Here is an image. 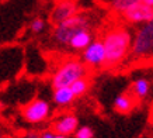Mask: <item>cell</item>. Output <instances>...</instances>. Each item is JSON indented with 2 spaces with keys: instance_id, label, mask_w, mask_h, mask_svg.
Listing matches in <instances>:
<instances>
[{
  "instance_id": "obj_1",
  "label": "cell",
  "mask_w": 153,
  "mask_h": 138,
  "mask_svg": "<svg viewBox=\"0 0 153 138\" xmlns=\"http://www.w3.org/2000/svg\"><path fill=\"white\" fill-rule=\"evenodd\" d=\"M132 32L124 27H114L104 34L102 45L105 51V62L104 66L112 68L125 59L129 54Z\"/></svg>"
},
{
  "instance_id": "obj_2",
  "label": "cell",
  "mask_w": 153,
  "mask_h": 138,
  "mask_svg": "<svg viewBox=\"0 0 153 138\" xmlns=\"http://www.w3.org/2000/svg\"><path fill=\"white\" fill-rule=\"evenodd\" d=\"M86 76H87V66L79 59H69L63 62L52 75V86L53 89L69 88L76 79Z\"/></svg>"
},
{
  "instance_id": "obj_3",
  "label": "cell",
  "mask_w": 153,
  "mask_h": 138,
  "mask_svg": "<svg viewBox=\"0 0 153 138\" xmlns=\"http://www.w3.org/2000/svg\"><path fill=\"white\" fill-rule=\"evenodd\" d=\"M153 51V23H143L131 40L129 54L135 59H149Z\"/></svg>"
},
{
  "instance_id": "obj_4",
  "label": "cell",
  "mask_w": 153,
  "mask_h": 138,
  "mask_svg": "<svg viewBox=\"0 0 153 138\" xmlns=\"http://www.w3.org/2000/svg\"><path fill=\"white\" fill-rule=\"evenodd\" d=\"M80 28H88V19L83 14H74L70 19L62 21L60 24L55 26L53 30V40L59 46H66L69 44L70 38L74 32L80 30Z\"/></svg>"
},
{
  "instance_id": "obj_5",
  "label": "cell",
  "mask_w": 153,
  "mask_h": 138,
  "mask_svg": "<svg viewBox=\"0 0 153 138\" xmlns=\"http://www.w3.org/2000/svg\"><path fill=\"white\" fill-rule=\"evenodd\" d=\"M21 114H23V118L27 123L38 124V123L45 121L49 117V114H51V104L47 100H44V99H34V100H31L28 104H25L23 107Z\"/></svg>"
},
{
  "instance_id": "obj_6",
  "label": "cell",
  "mask_w": 153,
  "mask_h": 138,
  "mask_svg": "<svg viewBox=\"0 0 153 138\" xmlns=\"http://www.w3.org/2000/svg\"><path fill=\"white\" fill-rule=\"evenodd\" d=\"M82 62L86 66L98 68L104 66L105 62V51L101 40H94L82 51Z\"/></svg>"
},
{
  "instance_id": "obj_7",
  "label": "cell",
  "mask_w": 153,
  "mask_h": 138,
  "mask_svg": "<svg viewBox=\"0 0 153 138\" xmlns=\"http://www.w3.org/2000/svg\"><path fill=\"white\" fill-rule=\"evenodd\" d=\"M77 13H79V9H77V3L74 0H58L51 11L49 21L53 26H58Z\"/></svg>"
},
{
  "instance_id": "obj_8",
  "label": "cell",
  "mask_w": 153,
  "mask_h": 138,
  "mask_svg": "<svg viewBox=\"0 0 153 138\" xmlns=\"http://www.w3.org/2000/svg\"><path fill=\"white\" fill-rule=\"evenodd\" d=\"M124 19L128 23L132 24H143V23H150L153 21V9L152 6L143 4V3H136L128 10H125L124 13Z\"/></svg>"
},
{
  "instance_id": "obj_9",
  "label": "cell",
  "mask_w": 153,
  "mask_h": 138,
  "mask_svg": "<svg viewBox=\"0 0 153 138\" xmlns=\"http://www.w3.org/2000/svg\"><path fill=\"white\" fill-rule=\"evenodd\" d=\"M79 127V120L74 114H65L53 123V133L60 135H72Z\"/></svg>"
},
{
  "instance_id": "obj_10",
  "label": "cell",
  "mask_w": 153,
  "mask_h": 138,
  "mask_svg": "<svg viewBox=\"0 0 153 138\" xmlns=\"http://www.w3.org/2000/svg\"><path fill=\"white\" fill-rule=\"evenodd\" d=\"M91 41H93V34L90 28H80L72 35L68 48L73 51H83Z\"/></svg>"
},
{
  "instance_id": "obj_11",
  "label": "cell",
  "mask_w": 153,
  "mask_h": 138,
  "mask_svg": "<svg viewBox=\"0 0 153 138\" xmlns=\"http://www.w3.org/2000/svg\"><path fill=\"white\" fill-rule=\"evenodd\" d=\"M52 99H53V103H55L56 106L65 107V106L72 104L76 97H74L73 92L70 90V88H56L53 90Z\"/></svg>"
},
{
  "instance_id": "obj_12",
  "label": "cell",
  "mask_w": 153,
  "mask_h": 138,
  "mask_svg": "<svg viewBox=\"0 0 153 138\" xmlns=\"http://www.w3.org/2000/svg\"><path fill=\"white\" fill-rule=\"evenodd\" d=\"M135 107V100L132 99V96L129 94H125V93H122V94H118L115 97V100H114V109H115L118 113L121 114H128L131 111L134 110Z\"/></svg>"
},
{
  "instance_id": "obj_13",
  "label": "cell",
  "mask_w": 153,
  "mask_h": 138,
  "mask_svg": "<svg viewBox=\"0 0 153 138\" xmlns=\"http://www.w3.org/2000/svg\"><path fill=\"white\" fill-rule=\"evenodd\" d=\"M150 92V82L146 78H138L132 83V93L136 99H145Z\"/></svg>"
},
{
  "instance_id": "obj_14",
  "label": "cell",
  "mask_w": 153,
  "mask_h": 138,
  "mask_svg": "<svg viewBox=\"0 0 153 138\" xmlns=\"http://www.w3.org/2000/svg\"><path fill=\"white\" fill-rule=\"evenodd\" d=\"M69 88H70V90L73 92L74 97L83 96L84 93H87L88 88H90V82H88L87 78H80V79H76Z\"/></svg>"
},
{
  "instance_id": "obj_15",
  "label": "cell",
  "mask_w": 153,
  "mask_h": 138,
  "mask_svg": "<svg viewBox=\"0 0 153 138\" xmlns=\"http://www.w3.org/2000/svg\"><path fill=\"white\" fill-rule=\"evenodd\" d=\"M136 3H139V0H112V7L115 11L122 14L125 10H128Z\"/></svg>"
},
{
  "instance_id": "obj_16",
  "label": "cell",
  "mask_w": 153,
  "mask_h": 138,
  "mask_svg": "<svg viewBox=\"0 0 153 138\" xmlns=\"http://www.w3.org/2000/svg\"><path fill=\"white\" fill-rule=\"evenodd\" d=\"M74 137L76 138H93L94 133L90 127L83 125V127H77V130L74 131Z\"/></svg>"
},
{
  "instance_id": "obj_17",
  "label": "cell",
  "mask_w": 153,
  "mask_h": 138,
  "mask_svg": "<svg viewBox=\"0 0 153 138\" xmlns=\"http://www.w3.org/2000/svg\"><path fill=\"white\" fill-rule=\"evenodd\" d=\"M45 21L42 19H35L33 20V23H31V26H30V28H31V31L35 32V34H39V32L44 31V28H45Z\"/></svg>"
},
{
  "instance_id": "obj_18",
  "label": "cell",
  "mask_w": 153,
  "mask_h": 138,
  "mask_svg": "<svg viewBox=\"0 0 153 138\" xmlns=\"http://www.w3.org/2000/svg\"><path fill=\"white\" fill-rule=\"evenodd\" d=\"M39 138H68V137L56 134L53 131H45V133H42V135H39Z\"/></svg>"
},
{
  "instance_id": "obj_19",
  "label": "cell",
  "mask_w": 153,
  "mask_h": 138,
  "mask_svg": "<svg viewBox=\"0 0 153 138\" xmlns=\"http://www.w3.org/2000/svg\"><path fill=\"white\" fill-rule=\"evenodd\" d=\"M25 138H39V135H38L37 133H28L27 135H25Z\"/></svg>"
},
{
  "instance_id": "obj_20",
  "label": "cell",
  "mask_w": 153,
  "mask_h": 138,
  "mask_svg": "<svg viewBox=\"0 0 153 138\" xmlns=\"http://www.w3.org/2000/svg\"><path fill=\"white\" fill-rule=\"evenodd\" d=\"M140 3H143V4H148V6H152L153 7V0H139Z\"/></svg>"
},
{
  "instance_id": "obj_21",
  "label": "cell",
  "mask_w": 153,
  "mask_h": 138,
  "mask_svg": "<svg viewBox=\"0 0 153 138\" xmlns=\"http://www.w3.org/2000/svg\"><path fill=\"white\" fill-rule=\"evenodd\" d=\"M0 138H3V135H1V134H0Z\"/></svg>"
}]
</instances>
